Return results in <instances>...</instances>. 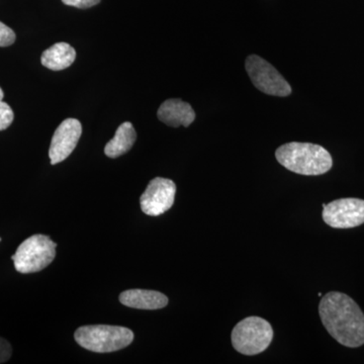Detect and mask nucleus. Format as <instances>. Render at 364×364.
Listing matches in <instances>:
<instances>
[{
	"label": "nucleus",
	"mask_w": 364,
	"mask_h": 364,
	"mask_svg": "<svg viewBox=\"0 0 364 364\" xmlns=\"http://www.w3.org/2000/svg\"><path fill=\"white\" fill-rule=\"evenodd\" d=\"M318 314L326 330L340 344L350 348L364 344V314L350 296L337 291L325 294Z\"/></svg>",
	"instance_id": "obj_1"
},
{
	"label": "nucleus",
	"mask_w": 364,
	"mask_h": 364,
	"mask_svg": "<svg viewBox=\"0 0 364 364\" xmlns=\"http://www.w3.org/2000/svg\"><path fill=\"white\" fill-rule=\"evenodd\" d=\"M275 157L282 166L301 176H322L333 165L330 153L322 146L311 143L284 144L275 151Z\"/></svg>",
	"instance_id": "obj_2"
},
{
	"label": "nucleus",
	"mask_w": 364,
	"mask_h": 364,
	"mask_svg": "<svg viewBox=\"0 0 364 364\" xmlns=\"http://www.w3.org/2000/svg\"><path fill=\"white\" fill-rule=\"evenodd\" d=\"M74 338L87 350L111 353L128 347L133 342L134 333L119 326L90 325L78 328Z\"/></svg>",
	"instance_id": "obj_3"
},
{
	"label": "nucleus",
	"mask_w": 364,
	"mask_h": 364,
	"mask_svg": "<svg viewBox=\"0 0 364 364\" xmlns=\"http://www.w3.org/2000/svg\"><path fill=\"white\" fill-rule=\"evenodd\" d=\"M273 329L269 322L259 317L243 318L232 331V345L243 355H257L267 350L273 339Z\"/></svg>",
	"instance_id": "obj_4"
},
{
	"label": "nucleus",
	"mask_w": 364,
	"mask_h": 364,
	"mask_svg": "<svg viewBox=\"0 0 364 364\" xmlns=\"http://www.w3.org/2000/svg\"><path fill=\"white\" fill-rule=\"evenodd\" d=\"M57 244L45 235H33L21 244L11 259L16 272L35 273L49 267L56 257Z\"/></svg>",
	"instance_id": "obj_5"
},
{
	"label": "nucleus",
	"mask_w": 364,
	"mask_h": 364,
	"mask_svg": "<svg viewBox=\"0 0 364 364\" xmlns=\"http://www.w3.org/2000/svg\"><path fill=\"white\" fill-rule=\"evenodd\" d=\"M245 68L254 86L261 92L280 97L291 95L289 83L267 60L251 55L246 59Z\"/></svg>",
	"instance_id": "obj_6"
},
{
	"label": "nucleus",
	"mask_w": 364,
	"mask_h": 364,
	"mask_svg": "<svg viewBox=\"0 0 364 364\" xmlns=\"http://www.w3.org/2000/svg\"><path fill=\"white\" fill-rule=\"evenodd\" d=\"M323 220L335 229H350L364 223V200L340 198L323 205Z\"/></svg>",
	"instance_id": "obj_7"
},
{
	"label": "nucleus",
	"mask_w": 364,
	"mask_h": 364,
	"mask_svg": "<svg viewBox=\"0 0 364 364\" xmlns=\"http://www.w3.org/2000/svg\"><path fill=\"white\" fill-rule=\"evenodd\" d=\"M176 195V186L173 181L162 177L152 179L140 198L142 212L152 217L164 214L173 205Z\"/></svg>",
	"instance_id": "obj_8"
},
{
	"label": "nucleus",
	"mask_w": 364,
	"mask_h": 364,
	"mask_svg": "<svg viewBox=\"0 0 364 364\" xmlns=\"http://www.w3.org/2000/svg\"><path fill=\"white\" fill-rule=\"evenodd\" d=\"M82 135V126L76 119H66L60 124L53 136L49 156L52 165L58 164L70 156Z\"/></svg>",
	"instance_id": "obj_9"
},
{
	"label": "nucleus",
	"mask_w": 364,
	"mask_h": 364,
	"mask_svg": "<svg viewBox=\"0 0 364 364\" xmlns=\"http://www.w3.org/2000/svg\"><path fill=\"white\" fill-rule=\"evenodd\" d=\"M158 119L172 128L183 126L186 128L195 122L196 112L188 102L178 98L165 100L157 112Z\"/></svg>",
	"instance_id": "obj_10"
},
{
	"label": "nucleus",
	"mask_w": 364,
	"mask_h": 364,
	"mask_svg": "<svg viewBox=\"0 0 364 364\" xmlns=\"http://www.w3.org/2000/svg\"><path fill=\"white\" fill-rule=\"evenodd\" d=\"M119 301L129 308L139 310H159L168 305V298L156 291L129 289L119 294Z\"/></svg>",
	"instance_id": "obj_11"
},
{
	"label": "nucleus",
	"mask_w": 364,
	"mask_h": 364,
	"mask_svg": "<svg viewBox=\"0 0 364 364\" xmlns=\"http://www.w3.org/2000/svg\"><path fill=\"white\" fill-rule=\"evenodd\" d=\"M75 59V49L67 43L61 42L46 50L41 57V62L50 70L60 71L70 67Z\"/></svg>",
	"instance_id": "obj_12"
},
{
	"label": "nucleus",
	"mask_w": 364,
	"mask_h": 364,
	"mask_svg": "<svg viewBox=\"0 0 364 364\" xmlns=\"http://www.w3.org/2000/svg\"><path fill=\"white\" fill-rule=\"evenodd\" d=\"M136 140L135 128L130 122H126L117 128L116 135L105 145V155L109 158L122 156L132 149Z\"/></svg>",
	"instance_id": "obj_13"
},
{
	"label": "nucleus",
	"mask_w": 364,
	"mask_h": 364,
	"mask_svg": "<svg viewBox=\"0 0 364 364\" xmlns=\"http://www.w3.org/2000/svg\"><path fill=\"white\" fill-rule=\"evenodd\" d=\"M4 91L0 87V131L6 130L14 119V114L11 107L6 102H2L4 100Z\"/></svg>",
	"instance_id": "obj_14"
},
{
	"label": "nucleus",
	"mask_w": 364,
	"mask_h": 364,
	"mask_svg": "<svg viewBox=\"0 0 364 364\" xmlns=\"http://www.w3.org/2000/svg\"><path fill=\"white\" fill-rule=\"evenodd\" d=\"M16 42V33L11 28L0 21V47H9Z\"/></svg>",
	"instance_id": "obj_15"
},
{
	"label": "nucleus",
	"mask_w": 364,
	"mask_h": 364,
	"mask_svg": "<svg viewBox=\"0 0 364 364\" xmlns=\"http://www.w3.org/2000/svg\"><path fill=\"white\" fill-rule=\"evenodd\" d=\"M64 4L69 6L77 7V9H90L100 4V0H62Z\"/></svg>",
	"instance_id": "obj_16"
},
{
	"label": "nucleus",
	"mask_w": 364,
	"mask_h": 364,
	"mask_svg": "<svg viewBox=\"0 0 364 364\" xmlns=\"http://www.w3.org/2000/svg\"><path fill=\"white\" fill-rule=\"evenodd\" d=\"M13 348L6 339L0 338V363H6L11 358Z\"/></svg>",
	"instance_id": "obj_17"
},
{
	"label": "nucleus",
	"mask_w": 364,
	"mask_h": 364,
	"mask_svg": "<svg viewBox=\"0 0 364 364\" xmlns=\"http://www.w3.org/2000/svg\"><path fill=\"white\" fill-rule=\"evenodd\" d=\"M0 242H1V238H0Z\"/></svg>",
	"instance_id": "obj_18"
}]
</instances>
